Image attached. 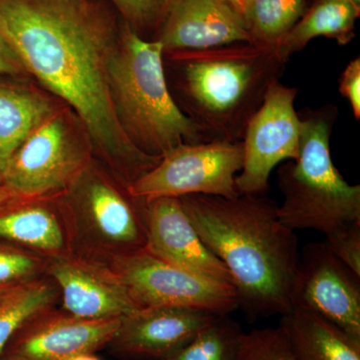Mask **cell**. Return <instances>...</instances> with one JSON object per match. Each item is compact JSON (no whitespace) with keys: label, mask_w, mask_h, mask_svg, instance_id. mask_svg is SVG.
<instances>
[{"label":"cell","mask_w":360,"mask_h":360,"mask_svg":"<svg viewBox=\"0 0 360 360\" xmlns=\"http://www.w3.org/2000/svg\"><path fill=\"white\" fill-rule=\"evenodd\" d=\"M120 25L101 0H0V35L25 71L75 110L127 186L160 158L134 146L116 113L110 68Z\"/></svg>","instance_id":"cell-1"},{"label":"cell","mask_w":360,"mask_h":360,"mask_svg":"<svg viewBox=\"0 0 360 360\" xmlns=\"http://www.w3.org/2000/svg\"><path fill=\"white\" fill-rule=\"evenodd\" d=\"M201 240L233 278L240 307L250 316L288 314L300 250L295 231L264 195L179 198Z\"/></svg>","instance_id":"cell-2"},{"label":"cell","mask_w":360,"mask_h":360,"mask_svg":"<svg viewBox=\"0 0 360 360\" xmlns=\"http://www.w3.org/2000/svg\"><path fill=\"white\" fill-rule=\"evenodd\" d=\"M174 66L180 110L210 141H243L246 127L286 63L276 45L238 42L165 51Z\"/></svg>","instance_id":"cell-3"},{"label":"cell","mask_w":360,"mask_h":360,"mask_svg":"<svg viewBox=\"0 0 360 360\" xmlns=\"http://www.w3.org/2000/svg\"><path fill=\"white\" fill-rule=\"evenodd\" d=\"M163 53L160 41L143 39L122 20L110 68L116 113L134 146L158 158L179 144L212 141L175 103Z\"/></svg>","instance_id":"cell-4"},{"label":"cell","mask_w":360,"mask_h":360,"mask_svg":"<svg viewBox=\"0 0 360 360\" xmlns=\"http://www.w3.org/2000/svg\"><path fill=\"white\" fill-rule=\"evenodd\" d=\"M336 115L331 105L300 113V155L278 170L283 198L277 214L291 231L314 229L328 236L360 222V186L345 181L331 158Z\"/></svg>","instance_id":"cell-5"},{"label":"cell","mask_w":360,"mask_h":360,"mask_svg":"<svg viewBox=\"0 0 360 360\" xmlns=\"http://www.w3.org/2000/svg\"><path fill=\"white\" fill-rule=\"evenodd\" d=\"M243 163V141L182 143L127 188L132 198L143 200L193 194L236 198V179Z\"/></svg>","instance_id":"cell-6"},{"label":"cell","mask_w":360,"mask_h":360,"mask_svg":"<svg viewBox=\"0 0 360 360\" xmlns=\"http://www.w3.org/2000/svg\"><path fill=\"white\" fill-rule=\"evenodd\" d=\"M87 168L78 177L75 210L68 224V236L86 252L113 258L146 248V200L124 195Z\"/></svg>","instance_id":"cell-7"},{"label":"cell","mask_w":360,"mask_h":360,"mask_svg":"<svg viewBox=\"0 0 360 360\" xmlns=\"http://www.w3.org/2000/svg\"><path fill=\"white\" fill-rule=\"evenodd\" d=\"M108 266L139 307H180L217 315L240 307L234 286L179 269L146 248L113 258Z\"/></svg>","instance_id":"cell-8"},{"label":"cell","mask_w":360,"mask_h":360,"mask_svg":"<svg viewBox=\"0 0 360 360\" xmlns=\"http://www.w3.org/2000/svg\"><path fill=\"white\" fill-rule=\"evenodd\" d=\"M87 167L86 153L65 116L53 111L14 151L1 177L6 188L25 201L70 188Z\"/></svg>","instance_id":"cell-9"},{"label":"cell","mask_w":360,"mask_h":360,"mask_svg":"<svg viewBox=\"0 0 360 360\" xmlns=\"http://www.w3.org/2000/svg\"><path fill=\"white\" fill-rule=\"evenodd\" d=\"M297 92L274 82L251 117L243 139V168L236 179L238 194L264 195L276 165L298 158L302 122L295 108Z\"/></svg>","instance_id":"cell-10"},{"label":"cell","mask_w":360,"mask_h":360,"mask_svg":"<svg viewBox=\"0 0 360 360\" xmlns=\"http://www.w3.org/2000/svg\"><path fill=\"white\" fill-rule=\"evenodd\" d=\"M359 281L326 243H310L300 252L292 309L317 315L360 340Z\"/></svg>","instance_id":"cell-11"},{"label":"cell","mask_w":360,"mask_h":360,"mask_svg":"<svg viewBox=\"0 0 360 360\" xmlns=\"http://www.w3.org/2000/svg\"><path fill=\"white\" fill-rule=\"evenodd\" d=\"M122 319H80L65 312H42L23 326L7 345L6 360H68L110 345Z\"/></svg>","instance_id":"cell-12"},{"label":"cell","mask_w":360,"mask_h":360,"mask_svg":"<svg viewBox=\"0 0 360 360\" xmlns=\"http://www.w3.org/2000/svg\"><path fill=\"white\" fill-rule=\"evenodd\" d=\"M47 269L68 314L86 319H122L141 309L110 266L65 253L52 257Z\"/></svg>","instance_id":"cell-13"},{"label":"cell","mask_w":360,"mask_h":360,"mask_svg":"<svg viewBox=\"0 0 360 360\" xmlns=\"http://www.w3.org/2000/svg\"><path fill=\"white\" fill-rule=\"evenodd\" d=\"M146 219L149 253L179 269L234 286L231 272L201 240L179 198L146 200Z\"/></svg>","instance_id":"cell-14"},{"label":"cell","mask_w":360,"mask_h":360,"mask_svg":"<svg viewBox=\"0 0 360 360\" xmlns=\"http://www.w3.org/2000/svg\"><path fill=\"white\" fill-rule=\"evenodd\" d=\"M219 316L180 307H141L122 317L110 347L123 356L162 360Z\"/></svg>","instance_id":"cell-15"},{"label":"cell","mask_w":360,"mask_h":360,"mask_svg":"<svg viewBox=\"0 0 360 360\" xmlns=\"http://www.w3.org/2000/svg\"><path fill=\"white\" fill-rule=\"evenodd\" d=\"M155 39L165 51L253 41L245 23L222 0H170Z\"/></svg>","instance_id":"cell-16"},{"label":"cell","mask_w":360,"mask_h":360,"mask_svg":"<svg viewBox=\"0 0 360 360\" xmlns=\"http://www.w3.org/2000/svg\"><path fill=\"white\" fill-rule=\"evenodd\" d=\"M279 328L295 360H360L359 338L305 310L281 316Z\"/></svg>","instance_id":"cell-17"},{"label":"cell","mask_w":360,"mask_h":360,"mask_svg":"<svg viewBox=\"0 0 360 360\" xmlns=\"http://www.w3.org/2000/svg\"><path fill=\"white\" fill-rule=\"evenodd\" d=\"M360 6L349 0H314L290 32L276 44L279 56L285 63L302 51L315 37L333 39L347 45L355 37V23Z\"/></svg>","instance_id":"cell-18"},{"label":"cell","mask_w":360,"mask_h":360,"mask_svg":"<svg viewBox=\"0 0 360 360\" xmlns=\"http://www.w3.org/2000/svg\"><path fill=\"white\" fill-rule=\"evenodd\" d=\"M66 233L56 213L44 205H16L0 212V238L51 257L65 255Z\"/></svg>","instance_id":"cell-19"},{"label":"cell","mask_w":360,"mask_h":360,"mask_svg":"<svg viewBox=\"0 0 360 360\" xmlns=\"http://www.w3.org/2000/svg\"><path fill=\"white\" fill-rule=\"evenodd\" d=\"M52 112L49 99L37 92L0 82V174L14 151Z\"/></svg>","instance_id":"cell-20"},{"label":"cell","mask_w":360,"mask_h":360,"mask_svg":"<svg viewBox=\"0 0 360 360\" xmlns=\"http://www.w3.org/2000/svg\"><path fill=\"white\" fill-rule=\"evenodd\" d=\"M56 285L32 279L18 284L0 303V359L16 333L28 321L49 309L56 300Z\"/></svg>","instance_id":"cell-21"},{"label":"cell","mask_w":360,"mask_h":360,"mask_svg":"<svg viewBox=\"0 0 360 360\" xmlns=\"http://www.w3.org/2000/svg\"><path fill=\"white\" fill-rule=\"evenodd\" d=\"M305 0H251L246 27L253 41L276 45L302 18Z\"/></svg>","instance_id":"cell-22"},{"label":"cell","mask_w":360,"mask_h":360,"mask_svg":"<svg viewBox=\"0 0 360 360\" xmlns=\"http://www.w3.org/2000/svg\"><path fill=\"white\" fill-rule=\"evenodd\" d=\"M243 333L229 314L219 315L186 345L162 360H233Z\"/></svg>","instance_id":"cell-23"},{"label":"cell","mask_w":360,"mask_h":360,"mask_svg":"<svg viewBox=\"0 0 360 360\" xmlns=\"http://www.w3.org/2000/svg\"><path fill=\"white\" fill-rule=\"evenodd\" d=\"M123 22L146 39H155L170 0H108Z\"/></svg>","instance_id":"cell-24"},{"label":"cell","mask_w":360,"mask_h":360,"mask_svg":"<svg viewBox=\"0 0 360 360\" xmlns=\"http://www.w3.org/2000/svg\"><path fill=\"white\" fill-rule=\"evenodd\" d=\"M233 360H295L281 328L253 329L240 336Z\"/></svg>","instance_id":"cell-25"},{"label":"cell","mask_w":360,"mask_h":360,"mask_svg":"<svg viewBox=\"0 0 360 360\" xmlns=\"http://www.w3.org/2000/svg\"><path fill=\"white\" fill-rule=\"evenodd\" d=\"M44 264L41 257L0 243V286L14 285L37 278Z\"/></svg>","instance_id":"cell-26"},{"label":"cell","mask_w":360,"mask_h":360,"mask_svg":"<svg viewBox=\"0 0 360 360\" xmlns=\"http://www.w3.org/2000/svg\"><path fill=\"white\" fill-rule=\"evenodd\" d=\"M326 239L331 253L360 277V222L338 229L326 236Z\"/></svg>","instance_id":"cell-27"},{"label":"cell","mask_w":360,"mask_h":360,"mask_svg":"<svg viewBox=\"0 0 360 360\" xmlns=\"http://www.w3.org/2000/svg\"><path fill=\"white\" fill-rule=\"evenodd\" d=\"M341 96L347 99L356 120H360V58L350 61L341 73L340 86Z\"/></svg>","instance_id":"cell-28"},{"label":"cell","mask_w":360,"mask_h":360,"mask_svg":"<svg viewBox=\"0 0 360 360\" xmlns=\"http://www.w3.org/2000/svg\"><path fill=\"white\" fill-rule=\"evenodd\" d=\"M25 72L20 58L0 35V75L16 77Z\"/></svg>","instance_id":"cell-29"},{"label":"cell","mask_w":360,"mask_h":360,"mask_svg":"<svg viewBox=\"0 0 360 360\" xmlns=\"http://www.w3.org/2000/svg\"><path fill=\"white\" fill-rule=\"evenodd\" d=\"M20 202L21 201L18 200L4 186L1 174H0V212H4L6 208L18 205Z\"/></svg>","instance_id":"cell-30"},{"label":"cell","mask_w":360,"mask_h":360,"mask_svg":"<svg viewBox=\"0 0 360 360\" xmlns=\"http://www.w3.org/2000/svg\"><path fill=\"white\" fill-rule=\"evenodd\" d=\"M229 8H231L243 22L245 23L246 14H248V7L250 6L251 0H222ZM246 25V23H245Z\"/></svg>","instance_id":"cell-31"},{"label":"cell","mask_w":360,"mask_h":360,"mask_svg":"<svg viewBox=\"0 0 360 360\" xmlns=\"http://www.w3.org/2000/svg\"><path fill=\"white\" fill-rule=\"evenodd\" d=\"M16 285H18V284L8 286H0V303L2 302V300L6 297L7 295H8V293L11 292V291L13 290Z\"/></svg>","instance_id":"cell-32"},{"label":"cell","mask_w":360,"mask_h":360,"mask_svg":"<svg viewBox=\"0 0 360 360\" xmlns=\"http://www.w3.org/2000/svg\"><path fill=\"white\" fill-rule=\"evenodd\" d=\"M68 360H101L98 357H96L94 354H84L77 355V356L72 357V359Z\"/></svg>","instance_id":"cell-33"},{"label":"cell","mask_w":360,"mask_h":360,"mask_svg":"<svg viewBox=\"0 0 360 360\" xmlns=\"http://www.w3.org/2000/svg\"><path fill=\"white\" fill-rule=\"evenodd\" d=\"M349 1L354 2V4L360 6V0H349Z\"/></svg>","instance_id":"cell-34"},{"label":"cell","mask_w":360,"mask_h":360,"mask_svg":"<svg viewBox=\"0 0 360 360\" xmlns=\"http://www.w3.org/2000/svg\"><path fill=\"white\" fill-rule=\"evenodd\" d=\"M0 360H6V359H0Z\"/></svg>","instance_id":"cell-35"}]
</instances>
